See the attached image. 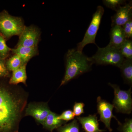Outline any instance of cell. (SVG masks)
Listing matches in <instances>:
<instances>
[{
	"instance_id": "20",
	"label": "cell",
	"mask_w": 132,
	"mask_h": 132,
	"mask_svg": "<svg viewBox=\"0 0 132 132\" xmlns=\"http://www.w3.org/2000/svg\"><path fill=\"white\" fill-rule=\"evenodd\" d=\"M103 2L106 7L116 11L121 5L126 4V1L124 0H104Z\"/></svg>"
},
{
	"instance_id": "8",
	"label": "cell",
	"mask_w": 132,
	"mask_h": 132,
	"mask_svg": "<svg viewBox=\"0 0 132 132\" xmlns=\"http://www.w3.org/2000/svg\"><path fill=\"white\" fill-rule=\"evenodd\" d=\"M50 111L47 103H31L28 105L25 109L24 116H31L36 122L42 125Z\"/></svg>"
},
{
	"instance_id": "24",
	"label": "cell",
	"mask_w": 132,
	"mask_h": 132,
	"mask_svg": "<svg viewBox=\"0 0 132 132\" xmlns=\"http://www.w3.org/2000/svg\"><path fill=\"white\" fill-rule=\"evenodd\" d=\"M127 39L132 38V20H130L122 26Z\"/></svg>"
},
{
	"instance_id": "22",
	"label": "cell",
	"mask_w": 132,
	"mask_h": 132,
	"mask_svg": "<svg viewBox=\"0 0 132 132\" xmlns=\"http://www.w3.org/2000/svg\"><path fill=\"white\" fill-rule=\"evenodd\" d=\"M75 115L72 111L71 110H67L63 112L61 114L58 116V118L59 120L67 121L74 119Z\"/></svg>"
},
{
	"instance_id": "13",
	"label": "cell",
	"mask_w": 132,
	"mask_h": 132,
	"mask_svg": "<svg viewBox=\"0 0 132 132\" xmlns=\"http://www.w3.org/2000/svg\"><path fill=\"white\" fill-rule=\"evenodd\" d=\"M14 54L17 55L21 58L24 64H27L30 59L36 55L38 53L37 47H17L15 49H11Z\"/></svg>"
},
{
	"instance_id": "17",
	"label": "cell",
	"mask_w": 132,
	"mask_h": 132,
	"mask_svg": "<svg viewBox=\"0 0 132 132\" xmlns=\"http://www.w3.org/2000/svg\"><path fill=\"white\" fill-rule=\"evenodd\" d=\"M24 64L21 58L17 55L14 54L8 60L6 65L8 71L13 72Z\"/></svg>"
},
{
	"instance_id": "6",
	"label": "cell",
	"mask_w": 132,
	"mask_h": 132,
	"mask_svg": "<svg viewBox=\"0 0 132 132\" xmlns=\"http://www.w3.org/2000/svg\"><path fill=\"white\" fill-rule=\"evenodd\" d=\"M104 13V9L103 7L98 6L96 12L93 14L92 21L85 33L83 39L77 45L76 49L79 52H82L83 48L88 44H96L95 38Z\"/></svg>"
},
{
	"instance_id": "11",
	"label": "cell",
	"mask_w": 132,
	"mask_h": 132,
	"mask_svg": "<svg viewBox=\"0 0 132 132\" xmlns=\"http://www.w3.org/2000/svg\"><path fill=\"white\" fill-rule=\"evenodd\" d=\"M76 119L81 125L85 132H103L106 131L100 129L96 114L89 115L86 117L79 116Z\"/></svg>"
},
{
	"instance_id": "25",
	"label": "cell",
	"mask_w": 132,
	"mask_h": 132,
	"mask_svg": "<svg viewBox=\"0 0 132 132\" xmlns=\"http://www.w3.org/2000/svg\"><path fill=\"white\" fill-rule=\"evenodd\" d=\"M85 104L82 102H76L75 103L73 106V113L75 116H80L84 112Z\"/></svg>"
},
{
	"instance_id": "1",
	"label": "cell",
	"mask_w": 132,
	"mask_h": 132,
	"mask_svg": "<svg viewBox=\"0 0 132 132\" xmlns=\"http://www.w3.org/2000/svg\"><path fill=\"white\" fill-rule=\"evenodd\" d=\"M27 100L23 90L0 84V132H19Z\"/></svg>"
},
{
	"instance_id": "21",
	"label": "cell",
	"mask_w": 132,
	"mask_h": 132,
	"mask_svg": "<svg viewBox=\"0 0 132 132\" xmlns=\"http://www.w3.org/2000/svg\"><path fill=\"white\" fill-rule=\"evenodd\" d=\"M10 50L11 49L7 46L4 38L0 35V59H5Z\"/></svg>"
},
{
	"instance_id": "12",
	"label": "cell",
	"mask_w": 132,
	"mask_h": 132,
	"mask_svg": "<svg viewBox=\"0 0 132 132\" xmlns=\"http://www.w3.org/2000/svg\"><path fill=\"white\" fill-rule=\"evenodd\" d=\"M110 42L108 46L119 50L126 39L122 27L114 26L112 27L110 32Z\"/></svg>"
},
{
	"instance_id": "3",
	"label": "cell",
	"mask_w": 132,
	"mask_h": 132,
	"mask_svg": "<svg viewBox=\"0 0 132 132\" xmlns=\"http://www.w3.org/2000/svg\"><path fill=\"white\" fill-rule=\"evenodd\" d=\"M91 58L97 65H112L119 68L125 59L119 50L108 45L104 48L98 47L96 53Z\"/></svg>"
},
{
	"instance_id": "5",
	"label": "cell",
	"mask_w": 132,
	"mask_h": 132,
	"mask_svg": "<svg viewBox=\"0 0 132 132\" xmlns=\"http://www.w3.org/2000/svg\"><path fill=\"white\" fill-rule=\"evenodd\" d=\"M24 28L21 19L6 12L0 13V32L6 37L20 35Z\"/></svg>"
},
{
	"instance_id": "18",
	"label": "cell",
	"mask_w": 132,
	"mask_h": 132,
	"mask_svg": "<svg viewBox=\"0 0 132 132\" xmlns=\"http://www.w3.org/2000/svg\"><path fill=\"white\" fill-rule=\"evenodd\" d=\"M119 50L125 59H132L131 39H126L120 48Z\"/></svg>"
},
{
	"instance_id": "15",
	"label": "cell",
	"mask_w": 132,
	"mask_h": 132,
	"mask_svg": "<svg viewBox=\"0 0 132 132\" xmlns=\"http://www.w3.org/2000/svg\"><path fill=\"white\" fill-rule=\"evenodd\" d=\"M26 66L27 64H24L17 70L13 72L12 77L9 81L10 85H16L20 83L26 85L27 78Z\"/></svg>"
},
{
	"instance_id": "7",
	"label": "cell",
	"mask_w": 132,
	"mask_h": 132,
	"mask_svg": "<svg viewBox=\"0 0 132 132\" xmlns=\"http://www.w3.org/2000/svg\"><path fill=\"white\" fill-rule=\"evenodd\" d=\"M97 112L100 114V120L104 123L105 127L109 131L111 132L112 131L111 127L112 118H114L119 125H121L120 121L113 113V111L114 108L113 104L102 99L100 96L97 97Z\"/></svg>"
},
{
	"instance_id": "10",
	"label": "cell",
	"mask_w": 132,
	"mask_h": 132,
	"mask_svg": "<svg viewBox=\"0 0 132 132\" xmlns=\"http://www.w3.org/2000/svg\"><path fill=\"white\" fill-rule=\"evenodd\" d=\"M132 2L131 1L123 6H121L116 11V13L111 17L112 27L114 26L122 27L131 20Z\"/></svg>"
},
{
	"instance_id": "16",
	"label": "cell",
	"mask_w": 132,
	"mask_h": 132,
	"mask_svg": "<svg viewBox=\"0 0 132 132\" xmlns=\"http://www.w3.org/2000/svg\"><path fill=\"white\" fill-rule=\"evenodd\" d=\"M120 69L125 82L131 86L132 59H125Z\"/></svg>"
},
{
	"instance_id": "23",
	"label": "cell",
	"mask_w": 132,
	"mask_h": 132,
	"mask_svg": "<svg viewBox=\"0 0 132 132\" xmlns=\"http://www.w3.org/2000/svg\"><path fill=\"white\" fill-rule=\"evenodd\" d=\"M118 129L121 132H132V119H126L125 123L120 125Z\"/></svg>"
},
{
	"instance_id": "14",
	"label": "cell",
	"mask_w": 132,
	"mask_h": 132,
	"mask_svg": "<svg viewBox=\"0 0 132 132\" xmlns=\"http://www.w3.org/2000/svg\"><path fill=\"white\" fill-rule=\"evenodd\" d=\"M59 114L52 111L48 114L43 123V127L45 129L53 132L54 129H58L66 123L65 121L58 119Z\"/></svg>"
},
{
	"instance_id": "27",
	"label": "cell",
	"mask_w": 132,
	"mask_h": 132,
	"mask_svg": "<svg viewBox=\"0 0 132 132\" xmlns=\"http://www.w3.org/2000/svg\"></svg>"
},
{
	"instance_id": "19",
	"label": "cell",
	"mask_w": 132,
	"mask_h": 132,
	"mask_svg": "<svg viewBox=\"0 0 132 132\" xmlns=\"http://www.w3.org/2000/svg\"><path fill=\"white\" fill-rule=\"evenodd\" d=\"M57 129L58 132H80L79 125L76 119L71 123L61 126Z\"/></svg>"
},
{
	"instance_id": "9",
	"label": "cell",
	"mask_w": 132,
	"mask_h": 132,
	"mask_svg": "<svg viewBox=\"0 0 132 132\" xmlns=\"http://www.w3.org/2000/svg\"><path fill=\"white\" fill-rule=\"evenodd\" d=\"M40 37V32L33 26L24 27L20 35L17 47H37Z\"/></svg>"
},
{
	"instance_id": "26",
	"label": "cell",
	"mask_w": 132,
	"mask_h": 132,
	"mask_svg": "<svg viewBox=\"0 0 132 132\" xmlns=\"http://www.w3.org/2000/svg\"><path fill=\"white\" fill-rule=\"evenodd\" d=\"M9 75L8 70L3 60L0 59V78L7 77Z\"/></svg>"
},
{
	"instance_id": "2",
	"label": "cell",
	"mask_w": 132,
	"mask_h": 132,
	"mask_svg": "<svg viewBox=\"0 0 132 132\" xmlns=\"http://www.w3.org/2000/svg\"><path fill=\"white\" fill-rule=\"evenodd\" d=\"M94 63L91 57H87L82 52L74 48L69 50L66 54L65 72L60 87L90 71Z\"/></svg>"
},
{
	"instance_id": "4",
	"label": "cell",
	"mask_w": 132,
	"mask_h": 132,
	"mask_svg": "<svg viewBox=\"0 0 132 132\" xmlns=\"http://www.w3.org/2000/svg\"><path fill=\"white\" fill-rule=\"evenodd\" d=\"M113 88L114 98L113 105L118 113L130 114L132 111L131 87L128 90H121L117 85L109 83Z\"/></svg>"
}]
</instances>
